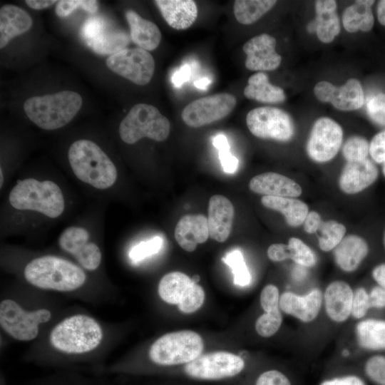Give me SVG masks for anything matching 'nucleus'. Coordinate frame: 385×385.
Wrapping results in <instances>:
<instances>
[{
	"label": "nucleus",
	"mask_w": 385,
	"mask_h": 385,
	"mask_svg": "<svg viewBox=\"0 0 385 385\" xmlns=\"http://www.w3.org/2000/svg\"><path fill=\"white\" fill-rule=\"evenodd\" d=\"M112 344V327L86 312L65 313L36 341L29 354L52 360L84 361Z\"/></svg>",
	"instance_id": "obj_1"
},
{
	"label": "nucleus",
	"mask_w": 385,
	"mask_h": 385,
	"mask_svg": "<svg viewBox=\"0 0 385 385\" xmlns=\"http://www.w3.org/2000/svg\"><path fill=\"white\" fill-rule=\"evenodd\" d=\"M42 294H4L0 300V327L12 339L36 342L60 317V307Z\"/></svg>",
	"instance_id": "obj_2"
},
{
	"label": "nucleus",
	"mask_w": 385,
	"mask_h": 385,
	"mask_svg": "<svg viewBox=\"0 0 385 385\" xmlns=\"http://www.w3.org/2000/svg\"><path fill=\"white\" fill-rule=\"evenodd\" d=\"M24 278L32 287L44 292L80 297L87 275L78 265L60 257L44 255L30 260L24 267Z\"/></svg>",
	"instance_id": "obj_3"
},
{
	"label": "nucleus",
	"mask_w": 385,
	"mask_h": 385,
	"mask_svg": "<svg viewBox=\"0 0 385 385\" xmlns=\"http://www.w3.org/2000/svg\"><path fill=\"white\" fill-rule=\"evenodd\" d=\"M68 158L75 175L98 189H107L116 181V168L108 156L94 142L78 140L73 143Z\"/></svg>",
	"instance_id": "obj_4"
},
{
	"label": "nucleus",
	"mask_w": 385,
	"mask_h": 385,
	"mask_svg": "<svg viewBox=\"0 0 385 385\" xmlns=\"http://www.w3.org/2000/svg\"><path fill=\"white\" fill-rule=\"evenodd\" d=\"M82 102L78 93L63 91L29 98L24 102V110L34 124L51 130L68 124L81 109Z\"/></svg>",
	"instance_id": "obj_5"
},
{
	"label": "nucleus",
	"mask_w": 385,
	"mask_h": 385,
	"mask_svg": "<svg viewBox=\"0 0 385 385\" xmlns=\"http://www.w3.org/2000/svg\"><path fill=\"white\" fill-rule=\"evenodd\" d=\"M9 200L15 209L39 212L51 218L60 216L65 207L61 190L51 180H19L11 190Z\"/></svg>",
	"instance_id": "obj_6"
},
{
	"label": "nucleus",
	"mask_w": 385,
	"mask_h": 385,
	"mask_svg": "<svg viewBox=\"0 0 385 385\" xmlns=\"http://www.w3.org/2000/svg\"><path fill=\"white\" fill-rule=\"evenodd\" d=\"M204 344L197 333L183 330L158 338L148 350L150 360L160 366L188 364L202 354Z\"/></svg>",
	"instance_id": "obj_7"
},
{
	"label": "nucleus",
	"mask_w": 385,
	"mask_h": 385,
	"mask_svg": "<svg viewBox=\"0 0 385 385\" xmlns=\"http://www.w3.org/2000/svg\"><path fill=\"white\" fill-rule=\"evenodd\" d=\"M170 124L157 108L146 103L133 106L119 125L121 140L134 144L143 138L163 141L169 135Z\"/></svg>",
	"instance_id": "obj_8"
},
{
	"label": "nucleus",
	"mask_w": 385,
	"mask_h": 385,
	"mask_svg": "<svg viewBox=\"0 0 385 385\" xmlns=\"http://www.w3.org/2000/svg\"><path fill=\"white\" fill-rule=\"evenodd\" d=\"M246 123L255 136L286 142L294 135L291 117L284 111L270 106L258 107L248 112Z\"/></svg>",
	"instance_id": "obj_9"
},
{
	"label": "nucleus",
	"mask_w": 385,
	"mask_h": 385,
	"mask_svg": "<svg viewBox=\"0 0 385 385\" xmlns=\"http://www.w3.org/2000/svg\"><path fill=\"white\" fill-rule=\"evenodd\" d=\"M106 65L113 73L139 86L148 84L155 71L153 56L139 47L125 48L111 55Z\"/></svg>",
	"instance_id": "obj_10"
},
{
	"label": "nucleus",
	"mask_w": 385,
	"mask_h": 385,
	"mask_svg": "<svg viewBox=\"0 0 385 385\" xmlns=\"http://www.w3.org/2000/svg\"><path fill=\"white\" fill-rule=\"evenodd\" d=\"M244 368L245 361L240 356L220 351L201 354L186 364L185 372L194 379L217 380L234 376Z\"/></svg>",
	"instance_id": "obj_11"
},
{
	"label": "nucleus",
	"mask_w": 385,
	"mask_h": 385,
	"mask_svg": "<svg viewBox=\"0 0 385 385\" xmlns=\"http://www.w3.org/2000/svg\"><path fill=\"white\" fill-rule=\"evenodd\" d=\"M237 103L230 93H217L196 99L188 103L181 113L183 122L192 128H200L228 115Z\"/></svg>",
	"instance_id": "obj_12"
},
{
	"label": "nucleus",
	"mask_w": 385,
	"mask_h": 385,
	"mask_svg": "<svg viewBox=\"0 0 385 385\" xmlns=\"http://www.w3.org/2000/svg\"><path fill=\"white\" fill-rule=\"evenodd\" d=\"M342 140V127L331 118H320L312 126L307 143V153L315 162H328L337 154Z\"/></svg>",
	"instance_id": "obj_13"
},
{
	"label": "nucleus",
	"mask_w": 385,
	"mask_h": 385,
	"mask_svg": "<svg viewBox=\"0 0 385 385\" xmlns=\"http://www.w3.org/2000/svg\"><path fill=\"white\" fill-rule=\"evenodd\" d=\"M81 36L92 50L101 55L114 54L125 49L130 42L126 33L101 17L88 19L82 26Z\"/></svg>",
	"instance_id": "obj_14"
},
{
	"label": "nucleus",
	"mask_w": 385,
	"mask_h": 385,
	"mask_svg": "<svg viewBox=\"0 0 385 385\" xmlns=\"http://www.w3.org/2000/svg\"><path fill=\"white\" fill-rule=\"evenodd\" d=\"M58 245L83 270L93 272L100 267L101 251L96 243L89 241V233L86 229L73 226L66 228L59 237Z\"/></svg>",
	"instance_id": "obj_15"
},
{
	"label": "nucleus",
	"mask_w": 385,
	"mask_h": 385,
	"mask_svg": "<svg viewBox=\"0 0 385 385\" xmlns=\"http://www.w3.org/2000/svg\"><path fill=\"white\" fill-rule=\"evenodd\" d=\"M316 98L322 102H330L341 111H353L364 104V92L360 82L349 79L345 84L336 87L328 81H320L314 88Z\"/></svg>",
	"instance_id": "obj_16"
},
{
	"label": "nucleus",
	"mask_w": 385,
	"mask_h": 385,
	"mask_svg": "<svg viewBox=\"0 0 385 385\" xmlns=\"http://www.w3.org/2000/svg\"><path fill=\"white\" fill-rule=\"evenodd\" d=\"M277 41L274 37L267 34L254 36L243 46L242 50L247 58L245 67L250 71H273L279 67L281 56L275 51Z\"/></svg>",
	"instance_id": "obj_17"
},
{
	"label": "nucleus",
	"mask_w": 385,
	"mask_h": 385,
	"mask_svg": "<svg viewBox=\"0 0 385 385\" xmlns=\"http://www.w3.org/2000/svg\"><path fill=\"white\" fill-rule=\"evenodd\" d=\"M323 304V293L314 288L300 295L293 292H284L280 295V310L304 323L314 321L319 315Z\"/></svg>",
	"instance_id": "obj_18"
},
{
	"label": "nucleus",
	"mask_w": 385,
	"mask_h": 385,
	"mask_svg": "<svg viewBox=\"0 0 385 385\" xmlns=\"http://www.w3.org/2000/svg\"><path fill=\"white\" fill-rule=\"evenodd\" d=\"M353 296L354 291L347 282H330L323 293V304L329 319L337 323L346 321L351 314Z\"/></svg>",
	"instance_id": "obj_19"
},
{
	"label": "nucleus",
	"mask_w": 385,
	"mask_h": 385,
	"mask_svg": "<svg viewBox=\"0 0 385 385\" xmlns=\"http://www.w3.org/2000/svg\"><path fill=\"white\" fill-rule=\"evenodd\" d=\"M234 207L225 196L215 195L208 203V228L210 237L218 242L229 237L234 218Z\"/></svg>",
	"instance_id": "obj_20"
},
{
	"label": "nucleus",
	"mask_w": 385,
	"mask_h": 385,
	"mask_svg": "<svg viewBox=\"0 0 385 385\" xmlns=\"http://www.w3.org/2000/svg\"><path fill=\"white\" fill-rule=\"evenodd\" d=\"M249 188L253 192L264 196L296 197L302 192L301 186L297 182L273 172L254 176L250 180Z\"/></svg>",
	"instance_id": "obj_21"
},
{
	"label": "nucleus",
	"mask_w": 385,
	"mask_h": 385,
	"mask_svg": "<svg viewBox=\"0 0 385 385\" xmlns=\"http://www.w3.org/2000/svg\"><path fill=\"white\" fill-rule=\"evenodd\" d=\"M378 177L376 166L368 158L347 162L339 180L340 189L346 194H356L370 186Z\"/></svg>",
	"instance_id": "obj_22"
},
{
	"label": "nucleus",
	"mask_w": 385,
	"mask_h": 385,
	"mask_svg": "<svg viewBox=\"0 0 385 385\" xmlns=\"http://www.w3.org/2000/svg\"><path fill=\"white\" fill-rule=\"evenodd\" d=\"M175 240L184 250L193 252L198 244L210 236L207 218L202 215H186L178 222L174 232Z\"/></svg>",
	"instance_id": "obj_23"
},
{
	"label": "nucleus",
	"mask_w": 385,
	"mask_h": 385,
	"mask_svg": "<svg viewBox=\"0 0 385 385\" xmlns=\"http://www.w3.org/2000/svg\"><path fill=\"white\" fill-rule=\"evenodd\" d=\"M200 286L181 272L165 274L159 282L158 292L166 303L183 306Z\"/></svg>",
	"instance_id": "obj_24"
},
{
	"label": "nucleus",
	"mask_w": 385,
	"mask_h": 385,
	"mask_svg": "<svg viewBox=\"0 0 385 385\" xmlns=\"http://www.w3.org/2000/svg\"><path fill=\"white\" fill-rule=\"evenodd\" d=\"M154 3L167 24L177 30L190 27L197 17V7L192 0H156Z\"/></svg>",
	"instance_id": "obj_25"
},
{
	"label": "nucleus",
	"mask_w": 385,
	"mask_h": 385,
	"mask_svg": "<svg viewBox=\"0 0 385 385\" xmlns=\"http://www.w3.org/2000/svg\"><path fill=\"white\" fill-rule=\"evenodd\" d=\"M369 245L361 237L349 235L344 237L334 249V257L337 266L343 271H355L366 257Z\"/></svg>",
	"instance_id": "obj_26"
},
{
	"label": "nucleus",
	"mask_w": 385,
	"mask_h": 385,
	"mask_svg": "<svg viewBox=\"0 0 385 385\" xmlns=\"http://www.w3.org/2000/svg\"><path fill=\"white\" fill-rule=\"evenodd\" d=\"M32 23L30 15L21 8L4 5L0 9V48H3L15 36L29 30Z\"/></svg>",
	"instance_id": "obj_27"
},
{
	"label": "nucleus",
	"mask_w": 385,
	"mask_h": 385,
	"mask_svg": "<svg viewBox=\"0 0 385 385\" xmlns=\"http://www.w3.org/2000/svg\"><path fill=\"white\" fill-rule=\"evenodd\" d=\"M125 16L130 26V38L134 43L148 51L159 46L162 36L156 24L143 19L133 10L127 11Z\"/></svg>",
	"instance_id": "obj_28"
},
{
	"label": "nucleus",
	"mask_w": 385,
	"mask_h": 385,
	"mask_svg": "<svg viewBox=\"0 0 385 385\" xmlns=\"http://www.w3.org/2000/svg\"><path fill=\"white\" fill-rule=\"evenodd\" d=\"M358 345L368 351L385 350V319L368 318L361 319L355 327Z\"/></svg>",
	"instance_id": "obj_29"
},
{
	"label": "nucleus",
	"mask_w": 385,
	"mask_h": 385,
	"mask_svg": "<svg viewBox=\"0 0 385 385\" xmlns=\"http://www.w3.org/2000/svg\"><path fill=\"white\" fill-rule=\"evenodd\" d=\"M337 2L319 0L315 3L316 33L323 43H330L340 32V23L336 13Z\"/></svg>",
	"instance_id": "obj_30"
},
{
	"label": "nucleus",
	"mask_w": 385,
	"mask_h": 385,
	"mask_svg": "<svg viewBox=\"0 0 385 385\" xmlns=\"http://www.w3.org/2000/svg\"><path fill=\"white\" fill-rule=\"evenodd\" d=\"M243 93L248 99L265 103H282L286 98L283 89L271 84L267 75L264 72L252 75Z\"/></svg>",
	"instance_id": "obj_31"
},
{
	"label": "nucleus",
	"mask_w": 385,
	"mask_h": 385,
	"mask_svg": "<svg viewBox=\"0 0 385 385\" xmlns=\"http://www.w3.org/2000/svg\"><path fill=\"white\" fill-rule=\"evenodd\" d=\"M261 203L267 208L281 212L292 227L302 225L309 213L308 205L296 198L263 196Z\"/></svg>",
	"instance_id": "obj_32"
},
{
	"label": "nucleus",
	"mask_w": 385,
	"mask_h": 385,
	"mask_svg": "<svg viewBox=\"0 0 385 385\" xmlns=\"http://www.w3.org/2000/svg\"><path fill=\"white\" fill-rule=\"evenodd\" d=\"M374 1L358 0L348 6L342 15V23L344 29L350 32L370 31L374 26V16L371 6Z\"/></svg>",
	"instance_id": "obj_33"
},
{
	"label": "nucleus",
	"mask_w": 385,
	"mask_h": 385,
	"mask_svg": "<svg viewBox=\"0 0 385 385\" xmlns=\"http://www.w3.org/2000/svg\"><path fill=\"white\" fill-rule=\"evenodd\" d=\"M277 3L273 0H236L233 12L237 21L245 25L259 20Z\"/></svg>",
	"instance_id": "obj_34"
},
{
	"label": "nucleus",
	"mask_w": 385,
	"mask_h": 385,
	"mask_svg": "<svg viewBox=\"0 0 385 385\" xmlns=\"http://www.w3.org/2000/svg\"><path fill=\"white\" fill-rule=\"evenodd\" d=\"M318 238L319 247L324 252L334 250L344 237L346 229L345 226L334 220L322 222Z\"/></svg>",
	"instance_id": "obj_35"
},
{
	"label": "nucleus",
	"mask_w": 385,
	"mask_h": 385,
	"mask_svg": "<svg viewBox=\"0 0 385 385\" xmlns=\"http://www.w3.org/2000/svg\"><path fill=\"white\" fill-rule=\"evenodd\" d=\"M222 260L231 269L235 285L245 287L250 284L252 277L240 250L235 249L229 252L222 258Z\"/></svg>",
	"instance_id": "obj_36"
},
{
	"label": "nucleus",
	"mask_w": 385,
	"mask_h": 385,
	"mask_svg": "<svg viewBox=\"0 0 385 385\" xmlns=\"http://www.w3.org/2000/svg\"><path fill=\"white\" fill-rule=\"evenodd\" d=\"M289 259L303 267H312L317 263V257L312 249L297 237L289 238L287 244Z\"/></svg>",
	"instance_id": "obj_37"
},
{
	"label": "nucleus",
	"mask_w": 385,
	"mask_h": 385,
	"mask_svg": "<svg viewBox=\"0 0 385 385\" xmlns=\"http://www.w3.org/2000/svg\"><path fill=\"white\" fill-rule=\"evenodd\" d=\"M280 309L260 315L255 322V330L262 337H270L279 329L282 323Z\"/></svg>",
	"instance_id": "obj_38"
},
{
	"label": "nucleus",
	"mask_w": 385,
	"mask_h": 385,
	"mask_svg": "<svg viewBox=\"0 0 385 385\" xmlns=\"http://www.w3.org/2000/svg\"><path fill=\"white\" fill-rule=\"evenodd\" d=\"M342 153L347 162L363 160L369 153V145L365 138L352 136L345 142Z\"/></svg>",
	"instance_id": "obj_39"
},
{
	"label": "nucleus",
	"mask_w": 385,
	"mask_h": 385,
	"mask_svg": "<svg viewBox=\"0 0 385 385\" xmlns=\"http://www.w3.org/2000/svg\"><path fill=\"white\" fill-rule=\"evenodd\" d=\"M78 7L93 14L98 9V2L95 0H61L57 2L55 11L59 17H66Z\"/></svg>",
	"instance_id": "obj_40"
},
{
	"label": "nucleus",
	"mask_w": 385,
	"mask_h": 385,
	"mask_svg": "<svg viewBox=\"0 0 385 385\" xmlns=\"http://www.w3.org/2000/svg\"><path fill=\"white\" fill-rule=\"evenodd\" d=\"M364 373L376 385H385V356L374 354L364 364Z\"/></svg>",
	"instance_id": "obj_41"
},
{
	"label": "nucleus",
	"mask_w": 385,
	"mask_h": 385,
	"mask_svg": "<svg viewBox=\"0 0 385 385\" xmlns=\"http://www.w3.org/2000/svg\"><path fill=\"white\" fill-rule=\"evenodd\" d=\"M163 239L155 236L147 241H143L133 247L129 257L133 261H140L158 253L163 246Z\"/></svg>",
	"instance_id": "obj_42"
},
{
	"label": "nucleus",
	"mask_w": 385,
	"mask_h": 385,
	"mask_svg": "<svg viewBox=\"0 0 385 385\" xmlns=\"http://www.w3.org/2000/svg\"><path fill=\"white\" fill-rule=\"evenodd\" d=\"M371 309L369 292L362 287L354 291L351 316L355 319H363Z\"/></svg>",
	"instance_id": "obj_43"
},
{
	"label": "nucleus",
	"mask_w": 385,
	"mask_h": 385,
	"mask_svg": "<svg viewBox=\"0 0 385 385\" xmlns=\"http://www.w3.org/2000/svg\"><path fill=\"white\" fill-rule=\"evenodd\" d=\"M367 112L370 118L376 123L385 125V94L379 93L373 96L367 103Z\"/></svg>",
	"instance_id": "obj_44"
},
{
	"label": "nucleus",
	"mask_w": 385,
	"mask_h": 385,
	"mask_svg": "<svg viewBox=\"0 0 385 385\" xmlns=\"http://www.w3.org/2000/svg\"><path fill=\"white\" fill-rule=\"evenodd\" d=\"M279 292L274 284H267L262 290L260 297V305L265 312H270L279 309Z\"/></svg>",
	"instance_id": "obj_45"
},
{
	"label": "nucleus",
	"mask_w": 385,
	"mask_h": 385,
	"mask_svg": "<svg viewBox=\"0 0 385 385\" xmlns=\"http://www.w3.org/2000/svg\"><path fill=\"white\" fill-rule=\"evenodd\" d=\"M255 385H292L290 380L282 372L272 369L261 374Z\"/></svg>",
	"instance_id": "obj_46"
},
{
	"label": "nucleus",
	"mask_w": 385,
	"mask_h": 385,
	"mask_svg": "<svg viewBox=\"0 0 385 385\" xmlns=\"http://www.w3.org/2000/svg\"><path fill=\"white\" fill-rule=\"evenodd\" d=\"M369 153L376 163L385 162V130L374 136L369 145Z\"/></svg>",
	"instance_id": "obj_47"
},
{
	"label": "nucleus",
	"mask_w": 385,
	"mask_h": 385,
	"mask_svg": "<svg viewBox=\"0 0 385 385\" xmlns=\"http://www.w3.org/2000/svg\"><path fill=\"white\" fill-rule=\"evenodd\" d=\"M219 158L223 170L229 174L235 173L238 168V159L230 152V148L219 150Z\"/></svg>",
	"instance_id": "obj_48"
},
{
	"label": "nucleus",
	"mask_w": 385,
	"mask_h": 385,
	"mask_svg": "<svg viewBox=\"0 0 385 385\" xmlns=\"http://www.w3.org/2000/svg\"><path fill=\"white\" fill-rule=\"evenodd\" d=\"M268 258L273 262H282L289 259V250L287 245L274 243L271 245L267 250Z\"/></svg>",
	"instance_id": "obj_49"
},
{
	"label": "nucleus",
	"mask_w": 385,
	"mask_h": 385,
	"mask_svg": "<svg viewBox=\"0 0 385 385\" xmlns=\"http://www.w3.org/2000/svg\"><path fill=\"white\" fill-rule=\"evenodd\" d=\"M319 385H366V384L359 376L351 374L325 379Z\"/></svg>",
	"instance_id": "obj_50"
},
{
	"label": "nucleus",
	"mask_w": 385,
	"mask_h": 385,
	"mask_svg": "<svg viewBox=\"0 0 385 385\" xmlns=\"http://www.w3.org/2000/svg\"><path fill=\"white\" fill-rule=\"evenodd\" d=\"M371 309H385V289L379 285L373 287L369 292Z\"/></svg>",
	"instance_id": "obj_51"
},
{
	"label": "nucleus",
	"mask_w": 385,
	"mask_h": 385,
	"mask_svg": "<svg viewBox=\"0 0 385 385\" xmlns=\"http://www.w3.org/2000/svg\"><path fill=\"white\" fill-rule=\"evenodd\" d=\"M303 223L304 231L309 234H312L319 230L322 220L318 212L311 211L307 214Z\"/></svg>",
	"instance_id": "obj_52"
},
{
	"label": "nucleus",
	"mask_w": 385,
	"mask_h": 385,
	"mask_svg": "<svg viewBox=\"0 0 385 385\" xmlns=\"http://www.w3.org/2000/svg\"><path fill=\"white\" fill-rule=\"evenodd\" d=\"M191 69L189 65H183L176 71L173 77L172 81L176 87H180L183 83L188 81L191 74Z\"/></svg>",
	"instance_id": "obj_53"
},
{
	"label": "nucleus",
	"mask_w": 385,
	"mask_h": 385,
	"mask_svg": "<svg viewBox=\"0 0 385 385\" xmlns=\"http://www.w3.org/2000/svg\"><path fill=\"white\" fill-rule=\"evenodd\" d=\"M371 275L377 285L385 289V263L376 265L373 269Z\"/></svg>",
	"instance_id": "obj_54"
},
{
	"label": "nucleus",
	"mask_w": 385,
	"mask_h": 385,
	"mask_svg": "<svg viewBox=\"0 0 385 385\" xmlns=\"http://www.w3.org/2000/svg\"><path fill=\"white\" fill-rule=\"evenodd\" d=\"M58 2L55 0H26V4L33 9L40 10L48 8L55 3Z\"/></svg>",
	"instance_id": "obj_55"
},
{
	"label": "nucleus",
	"mask_w": 385,
	"mask_h": 385,
	"mask_svg": "<svg viewBox=\"0 0 385 385\" xmlns=\"http://www.w3.org/2000/svg\"><path fill=\"white\" fill-rule=\"evenodd\" d=\"M213 145L219 150L222 148H230L228 140L223 134L215 135L212 140Z\"/></svg>",
	"instance_id": "obj_56"
},
{
	"label": "nucleus",
	"mask_w": 385,
	"mask_h": 385,
	"mask_svg": "<svg viewBox=\"0 0 385 385\" xmlns=\"http://www.w3.org/2000/svg\"><path fill=\"white\" fill-rule=\"evenodd\" d=\"M377 16L379 23L385 26V0L379 1L378 4Z\"/></svg>",
	"instance_id": "obj_57"
},
{
	"label": "nucleus",
	"mask_w": 385,
	"mask_h": 385,
	"mask_svg": "<svg viewBox=\"0 0 385 385\" xmlns=\"http://www.w3.org/2000/svg\"><path fill=\"white\" fill-rule=\"evenodd\" d=\"M211 81L207 78H202L194 82L195 86L200 89H206Z\"/></svg>",
	"instance_id": "obj_58"
},
{
	"label": "nucleus",
	"mask_w": 385,
	"mask_h": 385,
	"mask_svg": "<svg viewBox=\"0 0 385 385\" xmlns=\"http://www.w3.org/2000/svg\"><path fill=\"white\" fill-rule=\"evenodd\" d=\"M317 24L315 20L312 21L307 26V30L309 33L316 32Z\"/></svg>",
	"instance_id": "obj_59"
},
{
	"label": "nucleus",
	"mask_w": 385,
	"mask_h": 385,
	"mask_svg": "<svg viewBox=\"0 0 385 385\" xmlns=\"http://www.w3.org/2000/svg\"><path fill=\"white\" fill-rule=\"evenodd\" d=\"M192 279L195 282L197 283V282L200 280V277L198 275H195Z\"/></svg>",
	"instance_id": "obj_60"
},
{
	"label": "nucleus",
	"mask_w": 385,
	"mask_h": 385,
	"mask_svg": "<svg viewBox=\"0 0 385 385\" xmlns=\"http://www.w3.org/2000/svg\"><path fill=\"white\" fill-rule=\"evenodd\" d=\"M0 173H1V174H0V176H1V181H0L1 184H0V185H1V188L2 185H3V181H4V177H3V173H2L1 168Z\"/></svg>",
	"instance_id": "obj_61"
},
{
	"label": "nucleus",
	"mask_w": 385,
	"mask_h": 385,
	"mask_svg": "<svg viewBox=\"0 0 385 385\" xmlns=\"http://www.w3.org/2000/svg\"><path fill=\"white\" fill-rule=\"evenodd\" d=\"M342 354L344 356H348L349 354V351L348 350L345 349V350L343 351Z\"/></svg>",
	"instance_id": "obj_62"
},
{
	"label": "nucleus",
	"mask_w": 385,
	"mask_h": 385,
	"mask_svg": "<svg viewBox=\"0 0 385 385\" xmlns=\"http://www.w3.org/2000/svg\"><path fill=\"white\" fill-rule=\"evenodd\" d=\"M383 173H384V175L385 176V162L384 163Z\"/></svg>",
	"instance_id": "obj_63"
},
{
	"label": "nucleus",
	"mask_w": 385,
	"mask_h": 385,
	"mask_svg": "<svg viewBox=\"0 0 385 385\" xmlns=\"http://www.w3.org/2000/svg\"><path fill=\"white\" fill-rule=\"evenodd\" d=\"M384 246H385V230H384Z\"/></svg>",
	"instance_id": "obj_64"
}]
</instances>
